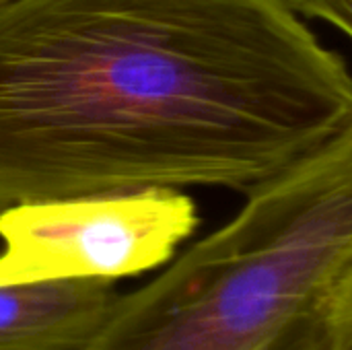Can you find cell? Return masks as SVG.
<instances>
[{
  "mask_svg": "<svg viewBox=\"0 0 352 350\" xmlns=\"http://www.w3.org/2000/svg\"><path fill=\"white\" fill-rule=\"evenodd\" d=\"M326 350H352V274L328 307Z\"/></svg>",
  "mask_w": 352,
  "mask_h": 350,
  "instance_id": "obj_5",
  "label": "cell"
},
{
  "mask_svg": "<svg viewBox=\"0 0 352 350\" xmlns=\"http://www.w3.org/2000/svg\"><path fill=\"white\" fill-rule=\"evenodd\" d=\"M351 124V70L291 0L0 4V210L248 194Z\"/></svg>",
  "mask_w": 352,
  "mask_h": 350,
  "instance_id": "obj_1",
  "label": "cell"
},
{
  "mask_svg": "<svg viewBox=\"0 0 352 350\" xmlns=\"http://www.w3.org/2000/svg\"><path fill=\"white\" fill-rule=\"evenodd\" d=\"M295 10L332 23L352 37V0H291Z\"/></svg>",
  "mask_w": 352,
  "mask_h": 350,
  "instance_id": "obj_6",
  "label": "cell"
},
{
  "mask_svg": "<svg viewBox=\"0 0 352 350\" xmlns=\"http://www.w3.org/2000/svg\"><path fill=\"white\" fill-rule=\"evenodd\" d=\"M245 196L85 350H266L326 314L352 274V124Z\"/></svg>",
  "mask_w": 352,
  "mask_h": 350,
  "instance_id": "obj_2",
  "label": "cell"
},
{
  "mask_svg": "<svg viewBox=\"0 0 352 350\" xmlns=\"http://www.w3.org/2000/svg\"><path fill=\"white\" fill-rule=\"evenodd\" d=\"M198 225L182 190L72 196L0 210V287L118 281L167 264Z\"/></svg>",
  "mask_w": 352,
  "mask_h": 350,
  "instance_id": "obj_3",
  "label": "cell"
},
{
  "mask_svg": "<svg viewBox=\"0 0 352 350\" xmlns=\"http://www.w3.org/2000/svg\"><path fill=\"white\" fill-rule=\"evenodd\" d=\"M4 2H8V0H0V4H4Z\"/></svg>",
  "mask_w": 352,
  "mask_h": 350,
  "instance_id": "obj_7",
  "label": "cell"
},
{
  "mask_svg": "<svg viewBox=\"0 0 352 350\" xmlns=\"http://www.w3.org/2000/svg\"><path fill=\"white\" fill-rule=\"evenodd\" d=\"M118 297L99 278L0 287V350H85Z\"/></svg>",
  "mask_w": 352,
  "mask_h": 350,
  "instance_id": "obj_4",
  "label": "cell"
}]
</instances>
